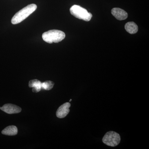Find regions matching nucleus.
Masks as SVG:
<instances>
[{"mask_svg":"<svg viewBox=\"0 0 149 149\" xmlns=\"http://www.w3.org/2000/svg\"><path fill=\"white\" fill-rule=\"evenodd\" d=\"M120 141V137L118 133L114 131H109L106 133L102 139L104 144L111 147L117 146Z\"/></svg>","mask_w":149,"mask_h":149,"instance_id":"nucleus-4","label":"nucleus"},{"mask_svg":"<svg viewBox=\"0 0 149 149\" xmlns=\"http://www.w3.org/2000/svg\"><path fill=\"white\" fill-rule=\"evenodd\" d=\"M18 130L16 126L15 125H10L6 127L2 131V133L7 136H15L17 134Z\"/></svg>","mask_w":149,"mask_h":149,"instance_id":"nucleus-9","label":"nucleus"},{"mask_svg":"<svg viewBox=\"0 0 149 149\" xmlns=\"http://www.w3.org/2000/svg\"><path fill=\"white\" fill-rule=\"evenodd\" d=\"M65 37L64 32L56 29L49 30L47 32H44L42 36L43 40L49 44L61 42L64 39Z\"/></svg>","mask_w":149,"mask_h":149,"instance_id":"nucleus-2","label":"nucleus"},{"mask_svg":"<svg viewBox=\"0 0 149 149\" xmlns=\"http://www.w3.org/2000/svg\"><path fill=\"white\" fill-rule=\"evenodd\" d=\"M71 104L69 102L63 104L58 108L56 112L57 117L60 118H64L68 114L70 111L69 108Z\"/></svg>","mask_w":149,"mask_h":149,"instance_id":"nucleus-6","label":"nucleus"},{"mask_svg":"<svg viewBox=\"0 0 149 149\" xmlns=\"http://www.w3.org/2000/svg\"><path fill=\"white\" fill-rule=\"evenodd\" d=\"M70 11L71 14L74 17L79 19H83L85 21H90L93 17L92 14L88 12L87 10L79 6H72L70 8Z\"/></svg>","mask_w":149,"mask_h":149,"instance_id":"nucleus-3","label":"nucleus"},{"mask_svg":"<svg viewBox=\"0 0 149 149\" xmlns=\"http://www.w3.org/2000/svg\"><path fill=\"white\" fill-rule=\"evenodd\" d=\"M42 82L37 79L30 80L29 83V87L32 88L33 93H37L40 92L42 89Z\"/></svg>","mask_w":149,"mask_h":149,"instance_id":"nucleus-8","label":"nucleus"},{"mask_svg":"<svg viewBox=\"0 0 149 149\" xmlns=\"http://www.w3.org/2000/svg\"><path fill=\"white\" fill-rule=\"evenodd\" d=\"M125 28L126 31L130 34H136L138 31V26L133 22H130L126 23Z\"/></svg>","mask_w":149,"mask_h":149,"instance_id":"nucleus-10","label":"nucleus"},{"mask_svg":"<svg viewBox=\"0 0 149 149\" xmlns=\"http://www.w3.org/2000/svg\"><path fill=\"white\" fill-rule=\"evenodd\" d=\"M0 109H1V107H0Z\"/></svg>","mask_w":149,"mask_h":149,"instance_id":"nucleus-13","label":"nucleus"},{"mask_svg":"<svg viewBox=\"0 0 149 149\" xmlns=\"http://www.w3.org/2000/svg\"><path fill=\"white\" fill-rule=\"evenodd\" d=\"M71 100H71H71H70V101H71Z\"/></svg>","mask_w":149,"mask_h":149,"instance_id":"nucleus-12","label":"nucleus"},{"mask_svg":"<svg viewBox=\"0 0 149 149\" xmlns=\"http://www.w3.org/2000/svg\"><path fill=\"white\" fill-rule=\"evenodd\" d=\"M37 6L35 4H31L27 6L17 13L11 19L13 24H17L20 23L33 13L36 9Z\"/></svg>","mask_w":149,"mask_h":149,"instance_id":"nucleus-1","label":"nucleus"},{"mask_svg":"<svg viewBox=\"0 0 149 149\" xmlns=\"http://www.w3.org/2000/svg\"><path fill=\"white\" fill-rule=\"evenodd\" d=\"M111 13L116 18L119 20H124L128 17V13L122 9L117 8H113Z\"/></svg>","mask_w":149,"mask_h":149,"instance_id":"nucleus-7","label":"nucleus"},{"mask_svg":"<svg viewBox=\"0 0 149 149\" xmlns=\"http://www.w3.org/2000/svg\"><path fill=\"white\" fill-rule=\"evenodd\" d=\"M0 109L10 114L19 113L22 111L20 107L11 104H5L1 107Z\"/></svg>","mask_w":149,"mask_h":149,"instance_id":"nucleus-5","label":"nucleus"},{"mask_svg":"<svg viewBox=\"0 0 149 149\" xmlns=\"http://www.w3.org/2000/svg\"><path fill=\"white\" fill-rule=\"evenodd\" d=\"M54 83L52 81H46L42 83V88L46 90L49 91L53 88Z\"/></svg>","mask_w":149,"mask_h":149,"instance_id":"nucleus-11","label":"nucleus"}]
</instances>
